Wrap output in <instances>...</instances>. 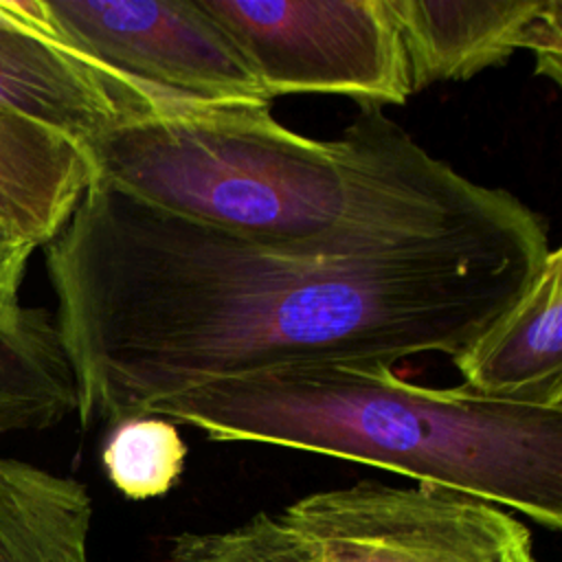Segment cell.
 I'll return each mask as SVG.
<instances>
[{"mask_svg": "<svg viewBox=\"0 0 562 562\" xmlns=\"http://www.w3.org/2000/svg\"><path fill=\"white\" fill-rule=\"evenodd\" d=\"M83 428L215 378L450 358L529 285L547 222L505 189L274 244L178 217L101 180L46 241Z\"/></svg>", "mask_w": 562, "mask_h": 562, "instance_id": "6da1fadb", "label": "cell"}, {"mask_svg": "<svg viewBox=\"0 0 562 562\" xmlns=\"http://www.w3.org/2000/svg\"><path fill=\"white\" fill-rule=\"evenodd\" d=\"M94 180L226 233L294 244L351 224L479 200L487 187L430 156L380 105L334 140L283 127L268 99L180 97L86 147Z\"/></svg>", "mask_w": 562, "mask_h": 562, "instance_id": "7a4b0ae2", "label": "cell"}, {"mask_svg": "<svg viewBox=\"0 0 562 562\" xmlns=\"http://www.w3.org/2000/svg\"><path fill=\"white\" fill-rule=\"evenodd\" d=\"M143 415L211 441L294 448L384 468L463 492L558 531L562 527V404L435 389L386 364H310L215 378L165 395Z\"/></svg>", "mask_w": 562, "mask_h": 562, "instance_id": "3957f363", "label": "cell"}, {"mask_svg": "<svg viewBox=\"0 0 562 562\" xmlns=\"http://www.w3.org/2000/svg\"><path fill=\"white\" fill-rule=\"evenodd\" d=\"M226 31L268 99L340 94L402 105L408 55L389 0H200Z\"/></svg>", "mask_w": 562, "mask_h": 562, "instance_id": "277c9868", "label": "cell"}, {"mask_svg": "<svg viewBox=\"0 0 562 562\" xmlns=\"http://www.w3.org/2000/svg\"><path fill=\"white\" fill-rule=\"evenodd\" d=\"M318 562H540L529 527L501 505L417 483L358 481L283 507Z\"/></svg>", "mask_w": 562, "mask_h": 562, "instance_id": "5b68a950", "label": "cell"}, {"mask_svg": "<svg viewBox=\"0 0 562 562\" xmlns=\"http://www.w3.org/2000/svg\"><path fill=\"white\" fill-rule=\"evenodd\" d=\"M42 4L61 40L151 88L202 101L268 99L235 42L200 0Z\"/></svg>", "mask_w": 562, "mask_h": 562, "instance_id": "8992f818", "label": "cell"}, {"mask_svg": "<svg viewBox=\"0 0 562 562\" xmlns=\"http://www.w3.org/2000/svg\"><path fill=\"white\" fill-rule=\"evenodd\" d=\"M180 94L116 72L59 37L42 0H0V110L55 130L83 149L149 119Z\"/></svg>", "mask_w": 562, "mask_h": 562, "instance_id": "52a82bcc", "label": "cell"}, {"mask_svg": "<svg viewBox=\"0 0 562 562\" xmlns=\"http://www.w3.org/2000/svg\"><path fill=\"white\" fill-rule=\"evenodd\" d=\"M408 55L413 92L459 81L531 50L538 75L562 70L560 0H389Z\"/></svg>", "mask_w": 562, "mask_h": 562, "instance_id": "ba28073f", "label": "cell"}, {"mask_svg": "<svg viewBox=\"0 0 562 562\" xmlns=\"http://www.w3.org/2000/svg\"><path fill=\"white\" fill-rule=\"evenodd\" d=\"M474 393L520 404H562V250L547 252L522 294L452 356Z\"/></svg>", "mask_w": 562, "mask_h": 562, "instance_id": "9c48e42d", "label": "cell"}, {"mask_svg": "<svg viewBox=\"0 0 562 562\" xmlns=\"http://www.w3.org/2000/svg\"><path fill=\"white\" fill-rule=\"evenodd\" d=\"M88 151L72 138L0 110V220L42 248L92 182Z\"/></svg>", "mask_w": 562, "mask_h": 562, "instance_id": "30bf717a", "label": "cell"}, {"mask_svg": "<svg viewBox=\"0 0 562 562\" xmlns=\"http://www.w3.org/2000/svg\"><path fill=\"white\" fill-rule=\"evenodd\" d=\"M83 483L0 452V562H90Z\"/></svg>", "mask_w": 562, "mask_h": 562, "instance_id": "8fae6325", "label": "cell"}, {"mask_svg": "<svg viewBox=\"0 0 562 562\" xmlns=\"http://www.w3.org/2000/svg\"><path fill=\"white\" fill-rule=\"evenodd\" d=\"M75 408V375L53 316L20 303L0 307V435L57 426Z\"/></svg>", "mask_w": 562, "mask_h": 562, "instance_id": "7c38bea8", "label": "cell"}, {"mask_svg": "<svg viewBox=\"0 0 562 562\" xmlns=\"http://www.w3.org/2000/svg\"><path fill=\"white\" fill-rule=\"evenodd\" d=\"M187 446L173 422L134 415L110 426L101 463L110 483L130 501L167 494L180 479Z\"/></svg>", "mask_w": 562, "mask_h": 562, "instance_id": "4fadbf2b", "label": "cell"}, {"mask_svg": "<svg viewBox=\"0 0 562 562\" xmlns=\"http://www.w3.org/2000/svg\"><path fill=\"white\" fill-rule=\"evenodd\" d=\"M169 562H318L281 514L259 512L231 529L182 531Z\"/></svg>", "mask_w": 562, "mask_h": 562, "instance_id": "5bb4252c", "label": "cell"}, {"mask_svg": "<svg viewBox=\"0 0 562 562\" xmlns=\"http://www.w3.org/2000/svg\"><path fill=\"white\" fill-rule=\"evenodd\" d=\"M33 250L35 246L15 235L0 220V307L18 305V290Z\"/></svg>", "mask_w": 562, "mask_h": 562, "instance_id": "9a60e30c", "label": "cell"}]
</instances>
